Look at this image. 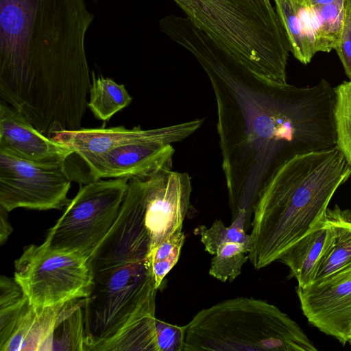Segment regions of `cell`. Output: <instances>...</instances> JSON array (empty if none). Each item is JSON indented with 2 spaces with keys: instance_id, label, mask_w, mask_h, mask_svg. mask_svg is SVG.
Masks as SVG:
<instances>
[{
  "instance_id": "obj_1",
  "label": "cell",
  "mask_w": 351,
  "mask_h": 351,
  "mask_svg": "<svg viewBox=\"0 0 351 351\" xmlns=\"http://www.w3.org/2000/svg\"><path fill=\"white\" fill-rule=\"evenodd\" d=\"M168 34L195 57L210 82L232 219L245 209L248 230L259 191L280 166L337 146L335 88L324 79L308 87L263 80L185 17Z\"/></svg>"
},
{
  "instance_id": "obj_2",
  "label": "cell",
  "mask_w": 351,
  "mask_h": 351,
  "mask_svg": "<svg viewBox=\"0 0 351 351\" xmlns=\"http://www.w3.org/2000/svg\"><path fill=\"white\" fill-rule=\"evenodd\" d=\"M88 1L0 0V97L49 138L81 128L88 107Z\"/></svg>"
},
{
  "instance_id": "obj_3",
  "label": "cell",
  "mask_w": 351,
  "mask_h": 351,
  "mask_svg": "<svg viewBox=\"0 0 351 351\" xmlns=\"http://www.w3.org/2000/svg\"><path fill=\"white\" fill-rule=\"evenodd\" d=\"M149 253L143 193L132 178L117 220L88 257L93 285L84 299V351H159L158 289Z\"/></svg>"
},
{
  "instance_id": "obj_4",
  "label": "cell",
  "mask_w": 351,
  "mask_h": 351,
  "mask_svg": "<svg viewBox=\"0 0 351 351\" xmlns=\"http://www.w3.org/2000/svg\"><path fill=\"white\" fill-rule=\"evenodd\" d=\"M351 164L337 146L300 154L280 166L259 191L253 207L248 259L256 269L280 257L326 217Z\"/></svg>"
},
{
  "instance_id": "obj_5",
  "label": "cell",
  "mask_w": 351,
  "mask_h": 351,
  "mask_svg": "<svg viewBox=\"0 0 351 351\" xmlns=\"http://www.w3.org/2000/svg\"><path fill=\"white\" fill-rule=\"evenodd\" d=\"M222 51L257 77L287 83L291 47L271 0H173Z\"/></svg>"
},
{
  "instance_id": "obj_6",
  "label": "cell",
  "mask_w": 351,
  "mask_h": 351,
  "mask_svg": "<svg viewBox=\"0 0 351 351\" xmlns=\"http://www.w3.org/2000/svg\"><path fill=\"white\" fill-rule=\"evenodd\" d=\"M317 351L301 327L267 302L240 297L198 312L185 325L184 351Z\"/></svg>"
},
{
  "instance_id": "obj_7",
  "label": "cell",
  "mask_w": 351,
  "mask_h": 351,
  "mask_svg": "<svg viewBox=\"0 0 351 351\" xmlns=\"http://www.w3.org/2000/svg\"><path fill=\"white\" fill-rule=\"evenodd\" d=\"M129 178L96 180L82 186L50 228L43 243L88 258L117 220Z\"/></svg>"
},
{
  "instance_id": "obj_8",
  "label": "cell",
  "mask_w": 351,
  "mask_h": 351,
  "mask_svg": "<svg viewBox=\"0 0 351 351\" xmlns=\"http://www.w3.org/2000/svg\"><path fill=\"white\" fill-rule=\"evenodd\" d=\"M14 278L29 303L38 308L86 298L93 285L88 258L51 249L43 243L25 248L14 261Z\"/></svg>"
},
{
  "instance_id": "obj_9",
  "label": "cell",
  "mask_w": 351,
  "mask_h": 351,
  "mask_svg": "<svg viewBox=\"0 0 351 351\" xmlns=\"http://www.w3.org/2000/svg\"><path fill=\"white\" fill-rule=\"evenodd\" d=\"M72 180L66 164L38 165L0 150V206L8 213L64 209Z\"/></svg>"
},
{
  "instance_id": "obj_10",
  "label": "cell",
  "mask_w": 351,
  "mask_h": 351,
  "mask_svg": "<svg viewBox=\"0 0 351 351\" xmlns=\"http://www.w3.org/2000/svg\"><path fill=\"white\" fill-rule=\"evenodd\" d=\"M138 179L149 237V256L160 243L182 230L191 207V179L186 172L167 169Z\"/></svg>"
},
{
  "instance_id": "obj_11",
  "label": "cell",
  "mask_w": 351,
  "mask_h": 351,
  "mask_svg": "<svg viewBox=\"0 0 351 351\" xmlns=\"http://www.w3.org/2000/svg\"><path fill=\"white\" fill-rule=\"evenodd\" d=\"M204 118L195 119L168 126L143 130L123 126L80 128L56 132L51 138L70 149L82 160L99 156L124 145L147 141H160L167 144L182 141L201 128Z\"/></svg>"
},
{
  "instance_id": "obj_12",
  "label": "cell",
  "mask_w": 351,
  "mask_h": 351,
  "mask_svg": "<svg viewBox=\"0 0 351 351\" xmlns=\"http://www.w3.org/2000/svg\"><path fill=\"white\" fill-rule=\"evenodd\" d=\"M296 292L303 314L322 332L345 345L351 335V267Z\"/></svg>"
},
{
  "instance_id": "obj_13",
  "label": "cell",
  "mask_w": 351,
  "mask_h": 351,
  "mask_svg": "<svg viewBox=\"0 0 351 351\" xmlns=\"http://www.w3.org/2000/svg\"><path fill=\"white\" fill-rule=\"evenodd\" d=\"M175 149L160 141L130 143L83 160L88 182L101 178H142L171 169Z\"/></svg>"
},
{
  "instance_id": "obj_14",
  "label": "cell",
  "mask_w": 351,
  "mask_h": 351,
  "mask_svg": "<svg viewBox=\"0 0 351 351\" xmlns=\"http://www.w3.org/2000/svg\"><path fill=\"white\" fill-rule=\"evenodd\" d=\"M0 150L45 166L64 165L74 154L66 146L42 134L4 101L0 102Z\"/></svg>"
},
{
  "instance_id": "obj_15",
  "label": "cell",
  "mask_w": 351,
  "mask_h": 351,
  "mask_svg": "<svg viewBox=\"0 0 351 351\" xmlns=\"http://www.w3.org/2000/svg\"><path fill=\"white\" fill-rule=\"evenodd\" d=\"M64 304L38 308L29 302L0 340V350H53L54 332Z\"/></svg>"
},
{
  "instance_id": "obj_16",
  "label": "cell",
  "mask_w": 351,
  "mask_h": 351,
  "mask_svg": "<svg viewBox=\"0 0 351 351\" xmlns=\"http://www.w3.org/2000/svg\"><path fill=\"white\" fill-rule=\"evenodd\" d=\"M334 237V228L326 215L306 235L293 245L279 259L290 269L298 287L312 284L317 263Z\"/></svg>"
},
{
  "instance_id": "obj_17",
  "label": "cell",
  "mask_w": 351,
  "mask_h": 351,
  "mask_svg": "<svg viewBox=\"0 0 351 351\" xmlns=\"http://www.w3.org/2000/svg\"><path fill=\"white\" fill-rule=\"evenodd\" d=\"M334 228V237L320 257L313 283L351 267V212L337 206L327 210Z\"/></svg>"
},
{
  "instance_id": "obj_18",
  "label": "cell",
  "mask_w": 351,
  "mask_h": 351,
  "mask_svg": "<svg viewBox=\"0 0 351 351\" xmlns=\"http://www.w3.org/2000/svg\"><path fill=\"white\" fill-rule=\"evenodd\" d=\"M275 8L287 32L293 56L304 64L317 52L315 29L308 11L296 0H276Z\"/></svg>"
},
{
  "instance_id": "obj_19",
  "label": "cell",
  "mask_w": 351,
  "mask_h": 351,
  "mask_svg": "<svg viewBox=\"0 0 351 351\" xmlns=\"http://www.w3.org/2000/svg\"><path fill=\"white\" fill-rule=\"evenodd\" d=\"M91 75L93 82L88 107L97 119L106 121L131 104L132 97L123 84L101 75L95 77L94 73Z\"/></svg>"
},
{
  "instance_id": "obj_20",
  "label": "cell",
  "mask_w": 351,
  "mask_h": 351,
  "mask_svg": "<svg viewBox=\"0 0 351 351\" xmlns=\"http://www.w3.org/2000/svg\"><path fill=\"white\" fill-rule=\"evenodd\" d=\"M346 1L337 0L323 6L304 8L314 26L317 52H329L337 47L342 30Z\"/></svg>"
},
{
  "instance_id": "obj_21",
  "label": "cell",
  "mask_w": 351,
  "mask_h": 351,
  "mask_svg": "<svg viewBox=\"0 0 351 351\" xmlns=\"http://www.w3.org/2000/svg\"><path fill=\"white\" fill-rule=\"evenodd\" d=\"M247 219V211L241 209L229 226H226L221 220H215L210 228L199 226L195 229L194 233L200 235L205 250L211 255L215 254L220 245L227 242L239 243L251 247L252 238L245 230Z\"/></svg>"
},
{
  "instance_id": "obj_22",
  "label": "cell",
  "mask_w": 351,
  "mask_h": 351,
  "mask_svg": "<svg viewBox=\"0 0 351 351\" xmlns=\"http://www.w3.org/2000/svg\"><path fill=\"white\" fill-rule=\"evenodd\" d=\"M250 250V246L239 243L220 245L211 259L210 275L222 282H232L241 274Z\"/></svg>"
},
{
  "instance_id": "obj_23",
  "label": "cell",
  "mask_w": 351,
  "mask_h": 351,
  "mask_svg": "<svg viewBox=\"0 0 351 351\" xmlns=\"http://www.w3.org/2000/svg\"><path fill=\"white\" fill-rule=\"evenodd\" d=\"M29 302L14 278H0V340L8 335L12 326Z\"/></svg>"
},
{
  "instance_id": "obj_24",
  "label": "cell",
  "mask_w": 351,
  "mask_h": 351,
  "mask_svg": "<svg viewBox=\"0 0 351 351\" xmlns=\"http://www.w3.org/2000/svg\"><path fill=\"white\" fill-rule=\"evenodd\" d=\"M337 146L351 164V81L335 88Z\"/></svg>"
},
{
  "instance_id": "obj_25",
  "label": "cell",
  "mask_w": 351,
  "mask_h": 351,
  "mask_svg": "<svg viewBox=\"0 0 351 351\" xmlns=\"http://www.w3.org/2000/svg\"><path fill=\"white\" fill-rule=\"evenodd\" d=\"M159 351H184L185 326H178L156 320Z\"/></svg>"
},
{
  "instance_id": "obj_26",
  "label": "cell",
  "mask_w": 351,
  "mask_h": 351,
  "mask_svg": "<svg viewBox=\"0 0 351 351\" xmlns=\"http://www.w3.org/2000/svg\"><path fill=\"white\" fill-rule=\"evenodd\" d=\"M335 49L351 81V0L346 1L342 30Z\"/></svg>"
},
{
  "instance_id": "obj_27",
  "label": "cell",
  "mask_w": 351,
  "mask_h": 351,
  "mask_svg": "<svg viewBox=\"0 0 351 351\" xmlns=\"http://www.w3.org/2000/svg\"><path fill=\"white\" fill-rule=\"evenodd\" d=\"M184 234L182 230L176 232L168 239L160 243L148 256V261L152 263L167 258L177 253L180 254L182 247L184 243Z\"/></svg>"
},
{
  "instance_id": "obj_28",
  "label": "cell",
  "mask_w": 351,
  "mask_h": 351,
  "mask_svg": "<svg viewBox=\"0 0 351 351\" xmlns=\"http://www.w3.org/2000/svg\"><path fill=\"white\" fill-rule=\"evenodd\" d=\"M180 254V253L174 254L167 258L152 263L153 277L158 289L160 287L165 276L177 263Z\"/></svg>"
},
{
  "instance_id": "obj_29",
  "label": "cell",
  "mask_w": 351,
  "mask_h": 351,
  "mask_svg": "<svg viewBox=\"0 0 351 351\" xmlns=\"http://www.w3.org/2000/svg\"><path fill=\"white\" fill-rule=\"evenodd\" d=\"M8 211L0 206V243L3 245L6 242L12 232V228L9 222Z\"/></svg>"
},
{
  "instance_id": "obj_30",
  "label": "cell",
  "mask_w": 351,
  "mask_h": 351,
  "mask_svg": "<svg viewBox=\"0 0 351 351\" xmlns=\"http://www.w3.org/2000/svg\"><path fill=\"white\" fill-rule=\"evenodd\" d=\"M336 1L337 0H296L300 5L306 8L328 5Z\"/></svg>"
},
{
  "instance_id": "obj_31",
  "label": "cell",
  "mask_w": 351,
  "mask_h": 351,
  "mask_svg": "<svg viewBox=\"0 0 351 351\" xmlns=\"http://www.w3.org/2000/svg\"><path fill=\"white\" fill-rule=\"evenodd\" d=\"M350 343V345H351V342H350V343Z\"/></svg>"
},
{
  "instance_id": "obj_32",
  "label": "cell",
  "mask_w": 351,
  "mask_h": 351,
  "mask_svg": "<svg viewBox=\"0 0 351 351\" xmlns=\"http://www.w3.org/2000/svg\"><path fill=\"white\" fill-rule=\"evenodd\" d=\"M274 1H276V0H274Z\"/></svg>"
}]
</instances>
